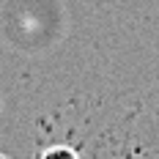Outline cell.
Instances as JSON below:
<instances>
[{"label":"cell","mask_w":159,"mask_h":159,"mask_svg":"<svg viewBox=\"0 0 159 159\" xmlns=\"http://www.w3.org/2000/svg\"><path fill=\"white\" fill-rule=\"evenodd\" d=\"M44 159H74L71 151H66V148H55V151H49Z\"/></svg>","instance_id":"cell-1"}]
</instances>
